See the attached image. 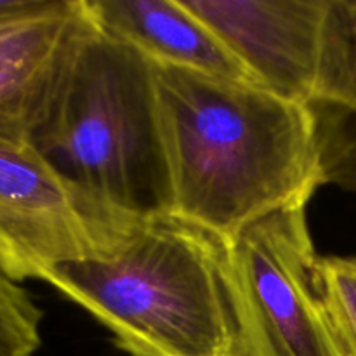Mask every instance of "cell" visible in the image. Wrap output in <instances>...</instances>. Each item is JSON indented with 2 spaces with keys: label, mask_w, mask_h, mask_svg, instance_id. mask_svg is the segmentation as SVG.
Wrapping results in <instances>:
<instances>
[{
  "label": "cell",
  "mask_w": 356,
  "mask_h": 356,
  "mask_svg": "<svg viewBox=\"0 0 356 356\" xmlns=\"http://www.w3.org/2000/svg\"><path fill=\"white\" fill-rule=\"evenodd\" d=\"M86 19V0H47L0 21V138L33 143Z\"/></svg>",
  "instance_id": "cell-7"
},
{
  "label": "cell",
  "mask_w": 356,
  "mask_h": 356,
  "mask_svg": "<svg viewBox=\"0 0 356 356\" xmlns=\"http://www.w3.org/2000/svg\"><path fill=\"white\" fill-rule=\"evenodd\" d=\"M47 0H0V21L26 14L42 7Z\"/></svg>",
  "instance_id": "cell-12"
},
{
  "label": "cell",
  "mask_w": 356,
  "mask_h": 356,
  "mask_svg": "<svg viewBox=\"0 0 356 356\" xmlns=\"http://www.w3.org/2000/svg\"><path fill=\"white\" fill-rule=\"evenodd\" d=\"M44 282L129 356H243L225 240L174 214L146 219L117 256L61 264Z\"/></svg>",
  "instance_id": "cell-2"
},
{
  "label": "cell",
  "mask_w": 356,
  "mask_h": 356,
  "mask_svg": "<svg viewBox=\"0 0 356 356\" xmlns=\"http://www.w3.org/2000/svg\"><path fill=\"white\" fill-rule=\"evenodd\" d=\"M320 289L341 356H356V256L322 257Z\"/></svg>",
  "instance_id": "cell-10"
},
{
  "label": "cell",
  "mask_w": 356,
  "mask_h": 356,
  "mask_svg": "<svg viewBox=\"0 0 356 356\" xmlns=\"http://www.w3.org/2000/svg\"><path fill=\"white\" fill-rule=\"evenodd\" d=\"M259 86L306 104L330 101L339 59V0H181Z\"/></svg>",
  "instance_id": "cell-6"
},
{
  "label": "cell",
  "mask_w": 356,
  "mask_h": 356,
  "mask_svg": "<svg viewBox=\"0 0 356 356\" xmlns=\"http://www.w3.org/2000/svg\"><path fill=\"white\" fill-rule=\"evenodd\" d=\"M44 312L0 270V356H33L42 344Z\"/></svg>",
  "instance_id": "cell-11"
},
{
  "label": "cell",
  "mask_w": 356,
  "mask_h": 356,
  "mask_svg": "<svg viewBox=\"0 0 356 356\" xmlns=\"http://www.w3.org/2000/svg\"><path fill=\"white\" fill-rule=\"evenodd\" d=\"M152 75L170 214L228 242L323 186L313 108L257 83L162 65Z\"/></svg>",
  "instance_id": "cell-1"
},
{
  "label": "cell",
  "mask_w": 356,
  "mask_h": 356,
  "mask_svg": "<svg viewBox=\"0 0 356 356\" xmlns=\"http://www.w3.org/2000/svg\"><path fill=\"white\" fill-rule=\"evenodd\" d=\"M308 204L271 212L225 242L243 356H341L320 289L322 257Z\"/></svg>",
  "instance_id": "cell-4"
},
{
  "label": "cell",
  "mask_w": 356,
  "mask_h": 356,
  "mask_svg": "<svg viewBox=\"0 0 356 356\" xmlns=\"http://www.w3.org/2000/svg\"><path fill=\"white\" fill-rule=\"evenodd\" d=\"M145 221L70 181L31 145L0 138V270L10 280L44 282L61 264L117 256Z\"/></svg>",
  "instance_id": "cell-5"
},
{
  "label": "cell",
  "mask_w": 356,
  "mask_h": 356,
  "mask_svg": "<svg viewBox=\"0 0 356 356\" xmlns=\"http://www.w3.org/2000/svg\"><path fill=\"white\" fill-rule=\"evenodd\" d=\"M86 6L103 30L152 65L257 83L218 35L181 0H86Z\"/></svg>",
  "instance_id": "cell-8"
},
{
  "label": "cell",
  "mask_w": 356,
  "mask_h": 356,
  "mask_svg": "<svg viewBox=\"0 0 356 356\" xmlns=\"http://www.w3.org/2000/svg\"><path fill=\"white\" fill-rule=\"evenodd\" d=\"M31 146L70 181L136 218L170 214L152 65L89 10Z\"/></svg>",
  "instance_id": "cell-3"
},
{
  "label": "cell",
  "mask_w": 356,
  "mask_h": 356,
  "mask_svg": "<svg viewBox=\"0 0 356 356\" xmlns=\"http://www.w3.org/2000/svg\"><path fill=\"white\" fill-rule=\"evenodd\" d=\"M313 111L323 184L356 195V0H339V61L332 96Z\"/></svg>",
  "instance_id": "cell-9"
}]
</instances>
